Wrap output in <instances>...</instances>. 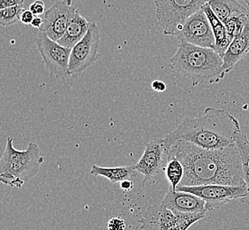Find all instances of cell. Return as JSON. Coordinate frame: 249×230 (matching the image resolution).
I'll list each match as a JSON object with an SVG mask.
<instances>
[{
  "label": "cell",
  "mask_w": 249,
  "mask_h": 230,
  "mask_svg": "<svg viewBox=\"0 0 249 230\" xmlns=\"http://www.w3.org/2000/svg\"><path fill=\"white\" fill-rule=\"evenodd\" d=\"M167 156L176 157L184 166L185 173L180 185H246L240 151L236 144L207 150L178 141L168 149Z\"/></svg>",
  "instance_id": "cell-1"
},
{
  "label": "cell",
  "mask_w": 249,
  "mask_h": 230,
  "mask_svg": "<svg viewBox=\"0 0 249 230\" xmlns=\"http://www.w3.org/2000/svg\"><path fill=\"white\" fill-rule=\"evenodd\" d=\"M241 130L240 121L223 109L207 107L204 115L183 120L163 138L166 151L178 141L201 148L216 150L235 144V134Z\"/></svg>",
  "instance_id": "cell-2"
},
{
  "label": "cell",
  "mask_w": 249,
  "mask_h": 230,
  "mask_svg": "<svg viewBox=\"0 0 249 230\" xmlns=\"http://www.w3.org/2000/svg\"><path fill=\"white\" fill-rule=\"evenodd\" d=\"M223 58L214 49L205 48L178 41L177 51L170 59L169 67L173 71L192 80V85L197 86L206 81L216 83Z\"/></svg>",
  "instance_id": "cell-3"
},
{
  "label": "cell",
  "mask_w": 249,
  "mask_h": 230,
  "mask_svg": "<svg viewBox=\"0 0 249 230\" xmlns=\"http://www.w3.org/2000/svg\"><path fill=\"white\" fill-rule=\"evenodd\" d=\"M43 160L37 144L29 143L28 148L19 151L14 146V139L7 137L0 160V181L19 189L38 174Z\"/></svg>",
  "instance_id": "cell-4"
},
{
  "label": "cell",
  "mask_w": 249,
  "mask_h": 230,
  "mask_svg": "<svg viewBox=\"0 0 249 230\" xmlns=\"http://www.w3.org/2000/svg\"><path fill=\"white\" fill-rule=\"evenodd\" d=\"M206 3L207 0H155L156 17L163 33L175 36L186 20Z\"/></svg>",
  "instance_id": "cell-5"
},
{
  "label": "cell",
  "mask_w": 249,
  "mask_h": 230,
  "mask_svg": "<svg viewBox=\"0 0 249 230\" xmlns=\"http://www.w3.org/2000/svg\"><path fill=\"white\" fill-rule=\"evenodd\" d=\"M178 192H186L196 195L206 202L208 211L219 209L234 199H241L248 196L249 191L247 185L231 186L223 184H203L197 186L178 185Z\"/></svg>",
  "instance_id": "cell-6"
},
{
  "label": "cell",
  "mask_w": 249,
  "mask_h": 230,
  "mask_svg": "<svg viewBox=\"0 0 249 230\" xmlns=\"http://www.w3.org/2000/svg\"><path fill=\"white\" fill-rule=\"evenodd\" d=\"M100 32L96 22L89 24L85 37L72 48L68 74L79 76L96 62L99 56Z\"/></svg>",
  "instance_id": "cell-7"
},
{
  "label": "cell",
  "mask_w": 249,
  "mask_h": 230,
  "mask_svg": "<svg viewBox=\"0 0 249 230\" xmlns=\"http://www.w3.org/2000/svg\"><path fill=\"white\" fill-rule=\"evenodd\" d=\"M36 43L50 74L58 79L69 77L68 67L72 49L63 46L42 31L37 35Z\"/></svg>",
  "instance_id": "cell-8"
},
{
  "label": "cell",
  "mask_w": 249,
  "mask_h": 230,
  "mask_svg": "<svg viewBox=\"0 0 249 230\" xmlns=\"http://www.w3.org/2000/svg\"><path fill=\"white\" fill-rule=\"evenodd\" d=\"M175 37L178 41L205 48L214 49L216 43L210 20L203 9L191 15L175 34Z\"/></svg>",
  "instance_id": "cell-9"
},
{
  "label": "cell",
  "mask_w": 249,
  "mask_h": 230,
  "mask_svg": "<svg viewBox=\"0 0 249 230\" xmlns=\"http://www.w3.org/2000/svg\"><path fill=\"white\" fill-rule=\"evenodd\" d=\"M164 163H167V151L163 138H156L146 144L143 154L134 168L143 176L145 184L158 176L164 168Z\"/></svg>",
  "instance_id": "cell-10"
},
{
  "label": "cell",
  "mask_w": 249,
  "mask_h": 230,
  "mask_svg": "<svg viewBox=\"0 0 249 230\" xmlns=\"http://www.w3.org/2000/svg\"><path fill=\"white\" fill-rule=\"evenodd\" d=\"M75 9L76 7L72 5V0H58L45 12L44 22L39 30L45 32L50 38L58 42L66 33L68 20Z\"/></svg>",
  "instance_id": "cell-11"
},
{
  "label": "cell",
  "mask_w": 249,
  "mask_h": 230,
  "mask_svg": "<svg viewBox=\"0 0 249 230\" xmlns=\"http://www.w3.org/2000/svg\"><path fill=\"white\" fill-rule=\"evenodd\" d=\"M249 53V19L244 29L231 43L223 56V66L221 68L218 81L220 82L225 76L230 73L236 64L243 59Z\"/></svg>",
  "instance_id": "cell-12"
},
{
  "label": "cell",
  "mask_w": 249,
  "mask_h": 230,
  "mask_svg": "<svg viewBox=\"0 0 249 230\" xmlns=\"http://www.w3.org/2000/svg\"><path fill=\"white\" fill-rule=\"evenodd\" d=\"M161 203L173 211L186 213H206L208 211L206 202L201 199V197H197L196 195H194L189 192L178 191L173 192L170 189Z\"/></svg>",
  "instance_id": "cell-13"
},
{
  "label": "cell",
  "mask_w": 249,
  "mask_h": 230,
  "mask_svg": "<svg viewBox=\"0 0 249 230\" xmlns=\"http://www.w3.org/2000/svg\"><path fill=\"white\" fill-rule=\"evenodd\" d=\"M175 221V213L161 203L149 206L139 222L142 230H169Z\"/></svg>",
  "instance_id": "cell-14"
},
{
  "label": "cell",
  "mask_w": 249,
  "mask_h": 230,
  "mask_svg": "<svg viewBox=\"0 0 249 230\" xmlns=\"http://www.w3.org/2000/svg\"><path fill=\"white\" fill-rule=\"evenodd\" d=\"M89 24L90 23L79 13V11L74 10L68 20L66 33L58 43L65 47L72 49L85 37Z\"/></svg>",
  "instance_id": "cell-15"
},
{
  "label": "cell",
  "mask_w": 249,
  "mask_h": 230,
  "mask_svg": "<svg viewBox=\"0 0 249 230\" xmlns=\"http://www.w3.org/2000/svg\"><path fill=\"white\" fill-rule=\"evenodd\" d=\"M202 9L206 14L207 17L210 20L211 28L213 30V33H214V37L216 40L214 50L220 55L221 57H223L226 50L228 49L229 45L231 43L232 39L228 33L225 23L223 21H221L220 19L215 15V13L212 11L211 6L208 3L203 5Z\"/></svg>",
  "instance_id": "cell-16"
},
{
  "label": "cell",
  "mask_w": 249,
  "mask_h": 230,
  "mask_svg": "<svg viewBox=\"0 0 249 230\" xmlns=\"http://www.w3.org/2000/svg\"><path fill=\"white\" fill-rule=\"evenodd\" d=\"M215 15L225 23L231 17L249 14V10L240 5L236 0H207Z\"/></svg>",
  "instance_id": "cell-17"
},
{
  "label": "cell",
  "mask_w": 249,
  "mask_h": 230,
  "mask_svg": "<svg viewBox=\"0 0 249 230\" xmlns=\"http://www.w3.org/2000/svg\"><path fill=\"white\" fill-rule=\"evenodd\" d=\"M134 165L124 166V167H117V168H104L97 165L92 166L90 173L95 176H102L110 180L112 183L121 182L124 180L129 179L134 173H135Z\"/></svg>",
  "instance_id": "cell-18"
},
{
  "label": "cell",
  "mask_w": 249,
  "mask_h": 230,
  "mask_svg": "<svg viewBox=\"0 0 249 230\" xmlns=\"http://www.w3.org/2000/svg\"><path fill=\"white\" fill-rule=\"evenodd\" d=\"M235 144H237L240 151L245 183L249 191L248 196L240 199V201L245 205H249V141L248 136L241 130H239L235 134Z\"/></svg>",
  "instance_id": "cell-19"
},
{
  "label": "cell",
  "mask_w": 249,
  "mask_h": 230,
  "mask_svg": "<svg viewBox=\"0 0 249 230\" xmlns=\"http://www.w3.org/2000/svg\"><path fill=\"white\" fill-rule=\"evenodd\" d=\"M165 177L170 184V189L176 192L178 185L182 182L185 169L182 163L173 156H167V163L164 168Z\"/></svg>",
  "instance_id": "cell-20"
},
{
  "label": "cell",
  "mask_w": 249,
  "mask_h": 230,
  "mask_svg": "<svg viewBox=\"0 0 249 230\" xmlns=\"http://www.w3.org/2000/svg\"><path fill=\"white\" fill-rule=\"evenodd\" d=\"M176 215V221L173 227L169 230H187L197 221H201L205 218L206 213L204 212H194L186 213L179 211H173Z\"/></svg>",
  "instance_id": "cell-21"
},
{
  "label": "cell",
  "mask_w": 249,
  "mask_h": 230,
  "mask_svg": "<svg viewBox=\"0 0 249 230\" xmlns=\"http://www.w3.org/2000/svg\"><path fill=\"white\" fill-rule=\"evenodd\" d=\"M249 19V14H243L231 17L230 19L225 22V27L232 40L243 31Z\"/></svg>",
  "instance_id": "cell-22"
},
{
  "label": "cell",
  "mask_w": 249,
  "mask_h": 230,
  "mask_svg": "<svg viewBox=\"0 0 249 230\" xmlns=\"http://www.w3.org/2000/svg\"><path fill=\"white\" fill-rule=\"evenodd\" d=\"M23 10V5H16L5 9H0V24L4 27H8L17 23L19 21L20 14Z\"/></svg>",
  "instance_id": "cell-23"
},
{
  "label": "cell",
  "mask_w": 249,
  "mask_h": 230,
  "mask_svg": "<svg viewBox=\"0 0 249 230\" xmlns=\"http://www.w3.org/2000/svg\"><path fill=\"white\" fill-rule=\"evenodd\" d=\"M125 223L121 217H113L108 221L107 230H124Z\"/></svg>",
  "instance_id": "cell-24"
},
{
  "label": "cell",
  "mask_w": 249,
  "mask_h": 230,
  "mask_svg": "<svg viewBox=\"0 0 249 230\" xmlns=\"http://www.w3.org/2000/svg\"><path fill=\"white\" fill-rule=\"evenodd\" d=\"M29 10L33 13L35 16H41L44 15V10H45V5L42 0H36L33 2L30 6Z\"/></svg>",
  "instance_id": "cell-25"
},
{
  "label": "cell",
  "mask_w": 249,
  "mask_h": 230,
  "mask_svg": "<svg viewBox=\"0 0 249 230\" xmlns=\"http://www.w3.org/2000/svg\"><path fill=\"white\" fill-rule=\"evenodd\" d=\"M35 18V15L29 9H24L22 13L20 14L19 17V21L22 22L23 24H31Z\"/></svg>",
  "instance_id": "cell-26"
},
{
  "label": "cell",
  "mask_w": 249,
  "mask_h": 230,
  "mask_svg": "<svg viewBox=\"0 0 249 230\" xmlns=\"http://www.w3.org/2000/svg\"><path fill=\"white\" fill-rule=\"evenodd\" d=\"M24 0H0V9H5L7 7L23 5Z\"/></svg>",
  "instance_id": "cell-27"
},
{
  "label": "cell",
  "mask_w": 249,
  "mask_h": 230,
  "mask_svg": "<svg viewBox=\"0 0 249 230\" xmlns=\"http://www.w3.org/2000/svg\"><path fill=\"white\" fill-rule=\"evenodd\" d=\"M151 88L154 91L158 92V93H163L164 91H166V84L160 80H155L151 83Z\"/></svg>",
  "instance_id": "cell-28"
},
{
  "label": "cell",
  "mask_w": 249,
  "mask_h": 230,
  "mask_svg": "<svg viewBox=\"0 0 249 230\" xmlns=\"http://www.w3.org/2000/svg\"><path fill=\"white\" fill-rule=\"evenodd\" d=\"M134 182H132L129 179L124 180V181H122V182H120V188H121L123 191H125V192L132 191V190L134 189Z\"/></svg>",
  "instance_id": "cell-29"
},
{
  "label": "cell",
  "mask_w": 249,
  "mask_h": 230,
  "mask_svg": "<svg viewBox=\"0 0 249 230\" xmlns=\"http://www.w3.org/2000/svg\"><path fill=\"white\" fill-rule=\"evenodd\" d=\"M43 22H44V19L42 18L41 16H35L33 21H32V23L30 25L34 27V28H36V29H40L42 28Z\"/></svg>",
  "instance_id": "cell-30"
},
{
  "label": "cell",
  "mask_w": 249,
  "mask_h": 230,
  "mask_svg": "<svg viewBox=\"0 0 249 230\" xmlns=\"http://www.w3.org/2000/svg\"><path fill=\"white\" fill-rule=\"evenodd\" d=\"M245 3L248 5V6L249 7V0H244Z\"/></svg>",
  "instance_id": "cell-31"
}]
</instances>
